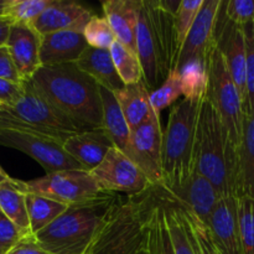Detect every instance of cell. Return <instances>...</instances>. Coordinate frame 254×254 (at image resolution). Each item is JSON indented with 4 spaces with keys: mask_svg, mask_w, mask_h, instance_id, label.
<instances>
[{
    "mask_svg": "<svg viewBox=\"0 0 254 254\" xmlns=\"http://www.w3.org/2000/svg\"><path fill=\"white\" fill-rule=\"evenodd\" d=\"M30 82L82 130L102 129L103 112L99 84L76 64L41 66Z\"/></svg>",
    "mask_w": 254,
    "mask_h": 254,
    "instance_id": "1",
    "label": "cell"
},
{
    "mask_svg": "<svg viewBox=\"0 0 254 254\" xmlns=\"http://www.w3.org/2000/svg\"><path fill=\"white\" fill-rule=\"evenodd\" d=\"M121 200L117 193L103 192L69 205L55 222L31 236L32 241L50 254H86Z\"/></svg>",
    "mask_w": 254,
    "mask_h": 254,
    "instance_id": "2",
    "label": "cell"
},
{
    "mask_svg": "<svg viewBox=\"0 0 254 254\" xmlns=\"http://www.w3.org/2000/svg\"><path fill=\"white\" fill-rule=\"evenodd\" d=\"M175 14L159 1L141 2L136 27V52L143 68V81L149 89H158L175 71L180 54Z\"/></svg>",
    "mask_w": 254,
    "mask_h": 254,
    "instance_id": "3",
    "label": "cell"
},
{
    "mask_svg": "<svg viewBox=\"0 0 254 254\" xmlns=\"http://www.w3.org/2000/svg\"><path fill=\"white\" fill-rule=\"evenodd\" d=\"M238 150L231 144L220 114L207 97L201 103L195 143V171L207 179L221 197L236 196Z\"/></svg>",
    "mask_w": 254,
    "mask_h": 254,
    "instance_id": "4",
    "label": "cell"
},
{
    "mask_svg": "<svg viewBox=\"0 0 254 254\" xmlns=\"http://www.w3.org/2000/svg\"><path fill=\"white\" fill-rule=\"evenodd\" d=\"M0 130H16L54 139L64 144L69 136L83 131L76 123L50 103L31 82H25L22 96L10 106H0Z\"/></svg>",
    "mask_w": 254,
    "mask_h": 254,
    "instance_id": "5",
    "label": "cell"
},
{
    "mask_svg": "<svg viewBox=\"0 0 254 254\" xmlns=\"http://www.w3.org/2000/svg\"><path fill=\"white\" fill-rule=\"evenodd\" d=\"M202 99H181L173 107L163 133V181L173 185L195 171V143Z\"/></svg>",
    "mask_w": 254,
    "mask_h": 254,
    "instance_id": "6",
    "label": "cell"
},
{
    "mask_svg": "<svg viewBox=\"0 0 254 254\" xmlns=\"http://www.w3.org/2000/svg\"><path fill=\"white\" fill-rule=\"evenodd\" d=\"M146 208L140 196L121 200L86 254H136L145 245Z\"/></svg>",
    "mask_w": 254,
    "mask_h": 254,
    "instance_id": "7",
    "label": "cell"
},
{
    "mask_svg": "<svg viewBox=\"0 0 254 254\" xmlns=\"http://www.w3.org/2000/svg\"><path fill=\"white\" fill-rule=\"evenodd\" d=\"M154 205L176 208L191 220L206 225L221 195L215 186L197 171L188 179L173 185L156 184L150 185L143 192Z\"/></svg>",
    "mask_w": 254,
    "mask_h": 254,
    "instance_id": "8",
    "label": "cell"
},
{
    "mask_svg": "<svg viewBox=\"0 0 254 254\" xmlns=\"http://www.w3.org/2000/svg\"><path fill=\"white\" fill-rule=\"evenodd\" d=\"M207 97L220 114L231 144L238 150L243 133L245 106L216 42L208 59Z\"/></svg>",
    "mask_w": 254,
    "mask_h": 254,
    "instance_id": "9",
    "label": "cell"
},
{
    "mask_svg": "<svg viewBox=\"0 0 254 254\" xmlns=\"http://www.w3.org/2000/svg\"><path fill=\"white\" fill-rule=\"evenodd\" d=\"M19 184L25 193L41 195L68 206L103 193L92 174L83 169L56 171L30 181L19 180Z\"/></svg>",
    "mask_w": 254,
    "mask_h": 254,
    "instance_id": "10",
    "label": "cell"
},
{
    "mask_svg": "<svg viewBox=\"0 0 254 254\" xmlns=\"http://www.w3.org/2000/svg\"><path fill=\"white\" fill-rule=\"evenodd\" d=\"M89 173L103 192L127 193L133 197L145 192L150 186L143 170L116 146Z\"/></svg>",
    "mask_w": 254,
    "mask_h": 254,
    "instance_id": "11",
    "label": "cell"
},
{
    "mask_svg": "<svg viewBox=\"0 0 254 254\" xmlns=\"http://www.w3.org/2000/svg\"><path fill=\"white\" fill-rule=\"evenodd\" d=\"M0 145L29 155L45 169L46 174L83 169L64 150V144L54 139L24 131L0 130Z\"/></svg>",
    "mask_w": 254,
    "mask_h": 254,
    "instance_id": "12",
    "label": "cell"
},
{
    "mask_svg": "<svg viewBox=\"0 0 254 254\" xmlns=\"http://www.w3.org/2000/svg\"><path fill=\"white\" fill-rule=\"evenodd\" d=\"M163 133L158 114L130 131L127 156L143 170L150 185L163 181Z\"/></svg>",
    "mask_w": 254,
    "mask_h": 254,
    "instance_id": "13",
    "label": "cell"
},
{
    "mask_svg": "<svg viewBox=\"0 0 254 254\" xmlns=\"http://www.w3.org/2000/svg\"><path fill=\"white\" fill-rule=\"evenodd\" d=\"M221 6L222 0L203 1L200 12L180 50L175 67L176 71L190 61H208L211 51L215 46L216 25Z\"/></svg>",
    "mask_w": 254,
    "mask_h": 254,
    "instance_id": "14",
    "label": "cell"
},
{
    "mask_svg": "<svg viewBox=\"0 0 254 254\" xmlns=\"http://www.w3.org/2000/svg\"><path fill=\"white\" fill-rule=\"evenodd\" d=\"M208 235L220 254H241L237 196L221 197L208 217Z\"/></svg>",
    "mask_w": 254,
    "mask_h": 254,
    "instance_id": "15",
    "label": "cell"
},
{
    "mask_svg": "<svg viewBox=\"0 0 254 254\" xmlns=\"http://www.w3.org/2000/svg\"><path fill=\"white\" fill-rule=\"evenodd\" d=\"M93 16L88 7L78 2L56 0L32 22L31 26L40 36L57 31L83 32Z\"/></svg>",
    "mask_w": 254,
    "mask_h": 254,
    "instance_id": "16",
    "label": "cell"
},
{
    "mask_svg": "<svg viewBox=\"0 0 254 254\" xmlns=\"http://www.w3.org/2000/svg\"><path fill=\"white\" fill-rule=\"evenodd\" d=\"M40 46L41 36L31 25H11L6 47L24 82L30 81L41 67Z\"/></svg>",
    "mask_w": 254,
    "mask_h": 254,
    "instance_id": "17",
    "label": "cell"
},
{
    "mask_svg": "<svg viewBox=\"0 0 254 254\" xmlns=\"http://www.w3.org/2000/svg\"><path fill=\"white\" fill-rule=\"evenodd\" d=\"M88 47L83 32L57 31L41 36V66L76 64Z\"/></svg>",
    "mask_w": 254,
    "mask_h": 254,
    "instance_id": "18",
    "label": "cell"
},
{
    "mask_svg": "<svg viewBox=\"0 0 254 254\" xmlns=\"http://www.w3.org/2000/svg\"><path fill=\"white\" fill-rule=\"evenodd\" d=\"M64 148L84 170L92 171L103 161L114 144L103 129H89L69 136Z\"/></svg>",
    "mask_w": 254,
    "mask_h": 254,
    "instance_id": "19",
    "label": "cell"
},
{
    "mask_svg": "<svg viewBox=\"0 0 254 254\" xmlns=\"http://www.w3.org/2000/svg\"><path fill=\"white\" fill-rule=\"evenodd\" d=\"M143 0H106L102 4L104 17L111 24L117 41L136 52V27Z\"/></svg>",
    "mask_w": 254,
    "mask_h": 254,
    "instance_id": "20",
    "label": "cell"
},
{
    "mask_svg": "<svg viewBox=\"0 0 254 254\" xmlns=\"http://www.w3.org/2000/svg\"><path fill=\"white\" fill-rule=\"evenodd\" d=\"M236 196L254 198V107L245 112L242 139L237 154Z\"/></svg>",
    "mask_w": 254,
    "mask_h": 254,
    "instance_id": "21",
    "label": "cell"
},
{
    "mask_svg": "<svg viewBox=\"0 0 254 254\" xmlns=\"http://www.w3.org/2000/svg\"><path fill=\"white\" fill-rule=\"evenodd\" d=\"M76 64L81 71L96 79L99 86L109 91L117 92L126 86L117 72L111 50L88 46Z\"/></svg>",
    "mask_w": 254,
    "mask_h": 254,
    "instance_id": "22",
    "label": "cell"
},
{
    "mask_svg": "<svg viewBox=\"0 0 254 254\" xmlns=\"http://www.w3.org/2000/svg\"><path fill=\"white\" fill-rule=\"evenodd\" d=\"M114 93L130 130L148 122L156 114L151 106V92L149 91L144 81L126 84L123 88Z\"/></svg>",
    "mask_w": 254,
    "mask_h": 254,
    "instance_id": "23",
    "label": "cell"
},
{
    "mask_svg": "<svg viewBox=\"0 0 254 254\" xmlns=\"http://www.w3.org/2000/svg\"><path fill=\"white\" fill-rule=\"evenodd\" d=\"M99 91H101L102 112H103L102 129L113 141L114 146L127 155L131 131L128 126V122L119 106L116 93L102 86H99Z\"/></svg>",
    "mask_w": 254,
    "mask_h": 254,
    "instance_id": "24",
    "label": "cell"
},
{
    "mask_svg": "<svg viewBox=\"0 0 254 254\" xmlns=\"http://www.w3.org/2000/svg\"><path fill=\"white\" fill-rule=\"evenodd\" d=\"M164 210L174 254H201L197 236L189 216L176 208L164 207Z\"/></svg>",
    "mask_w": 254,
    "mask_h": 254,
    "instance_id": "25",
    "label": "cell"
},
{
    "mask_svg": "<svg viewBox=\"0 0 254 254\" xmlns=\"http://www.w3.org/2000/svg\"><path fill=\"white\" fill-rule=\"evenodd\" d=\"M0 211L22 232L32 236L26 206V193L20 188L19 180L10 179L0 185Z\"/></svg>",
    "mask_w": 254,
    "mask_h": 254,
    "instance_id": "26",
    "label": "cell"
},
{
    "mask_svg": "<svg viewBox=\"0 0 254 254\" xmlns=\"http://www.w3.org/2000/svg\"><path fill=\"white\" fill-rule=\"evenodd\" d=\"M26 206L31 235H36L66 212L68 205L35 193H26Z\"/></svg>",
    "mask_w": 254,
    "mask_h": 254,
    "instance_id": "27",
    "label": "cell"
},
{
    "mask_svg": "<svg viewBox=\"0 0 254 254\" xmlns=\"http://www.w3.org/2000/svg\"><path fill=\"white\" fill-rule=\"evenodd\" d=\"M183 81L184 97L202 99L208 88V61H190L179 69Z\"/></svg>",
    "mask_w": 254,
    "mask_h": 254,
    "instance_id": "28",
    "label": "cell"
},
{
    "mask_svg": "<svg viewBox=\"0 0 254 254\" xmlns=\"http://www.w3.org/2000/svg\"><path fill=\"white\" fill-rule=\"evenodd\" d=\"M56 0H7L2 19L11 25H31Z\"/></svg>",
    "mask_w": 254,
    "mask_h": 254,
    "instance_id": "29",
    "label": "cell"
},
{
    "mask_svg": "<svg viewBox=\"0 0 254 254\" xmlns=\"http://www.w3.org/2000/svg\"><path fill=\"white\" fill-rule=\"evenodd\" d=\"M111 54L117 72L124 84H133L143 81V68L138 55L134 54L119 41L112 45Z\"/></svg>",
    "mask_w": 254,
    "mask_h": 254,
    "instance_id": "30",
    "label": "cell"
},
{
    "mask_svg": "<svg viewBox=\"0 0 254 254\" xmlns=\"http://www.w3.org/2000/svg\"><path fill=\"white\" fill-rule=\"evenodd\" d=\"M181 96H184L183 81H181V74L179 71H173L169 73L168 78L163 82L158 89L151 92L150 101L153 109L155 113H160L166 107L175 103Z\"/></svg>",
    "mask_w": 254,
    "mask_h": 254,
    "instance_id": "31",
    "label": "cell"
},
{
    "mask_svg": "<svg viewBox=\"0 0 254 254\" xmlns=\"http://www.w3.org/2000/svg\"><path fill=\"white\" fill-rule=\"evenodd\" d=\"M241 254H254V198H238Z\"/></svg>",
    "mask_w": 254,
    "mask_h": 254,
    "instance_id": "32",
    "label": "cell"
},
{
    "mask_svg": "<svg viewBox=\"0 0 254 254\" xmlns=\"http://www.w3.org/2000/svg\"><path fill=\"white\" fill-rule=\"evenodd\" d=\"M83 35L88 46L94 47V49L111 50L112 45L117 41L111 24L104 16L92 17L87 26L84 27Z\"/></svg>",
    "mask_w": 254,
    "mask_h": 254,
    "instance_id": "33",
    "label": "cell"
},
{
    "mask_svg": "<svg viewBox=\"0 0 254 254\" xmlns=\"http://www.w3.org/2000/svg\"><path fill=\"white\" fill-rule=\"evenodd\" d=\"M205 0H181L180 7L175 16L176 34H178V41L180 45V50L200 12L201 6Z\"/></svg>",
    "mask_w": 254,
    "mask_h": 254,
    "instance_id": "34",
    "label": "cell"
},
{
    "mask_svg": "<svg viewBox=\"0 0 254 254\" xmlns=\"http://www.w3.org/2000/svg\"><path fill=\"white\" fill-rule=\"evenodd\" d=\"M246 44V76H247V99L245 104V112L254 107V21L245 25Z\"/></svg>",
    "mask_w": 254,
    "mask_h": 254,
    "instance_id": "35",
    "label": "cell"
},
{
    "mask_svg": "<svg viewBox=\"0 0 254 254\" xmlns=\"http://www.w3.org/2000/svg\"><path fill=\"white\" fill-rule=\"evenodd\" d=\"M27 237L31 236H27L26 233L22 232L0 211V254H9Z\"/></svg>",
    "mask_w": 254,
    "mask_h": 254,
    "instance_id": "36",
    "label": "cell"
},
{
    "mask_svg": "<svg viewBox=\"0 0 254 254\" xmlns=\"http://www.w3.org/2000/svg\"><path fill=\"white\" fill-rule=\"evenodd\" d=\"M226 17L240 26L254 21V0H228L225 1Z\"/></svg>",
    "mask_w": 254,
    "mask_h": 254,
    "instance_id": "37",
    "label": "cell"
},
{
    "mask_svg": "<svg viewBox=\"0 0 254 254\" xmlns=\"http://www.w3.org/2000/svg\"><path fill=\"white\" fill-rule=\"evenodd\" d=\"M25 89L24 83H15L9 79L0 78V106H10L22 96Z\"/></svg>",
    "mask_w": 254,
    "mask_h": 254,
    "instance_id": "38",
    "label": "cell"
},
{
    "mask_svg": "<svg viewBox=\"0 0 254 254\" xmlns=\"http://www.w3.org/2000/svg\"><path fill=\"white\" fill-rule=\"evenodd\" d=\"M0 78L9 79L15 83H24L6 46L0 47Z\"/></svg>",
    "mask_w": 254,
    "mask_h": 254,
    "instance_id": "39",
    "label": "cell"
},
{
    "mask_svg": "<svg viewBox=\"0 0 254 254\" xmlns=\"http://www.w3.org/2000/svg\"><path fill=\"white\" fill-rule=\"evenodd\" d=\"M191 222H192L193 228H195L196 236H197V241H198V245H200L201 254H220L217 252V250H216L215 246H213L212 241H211L206 225H203V223H200V222H196V221H193V220H191Z\"/></svg>",
    "mask_w": 254,
    "mask_h": 254,
    "instance_id": "40",
    "label": "cell"
},
{
    "mask_svg": "<svg viewBox=\"0 0 254 254\" xmlns=\"http://www.w3.org/2000/svg\"><path fill=\"white\" fill-rule=\"evenodd\" d=\"M9 254H50L46 251L42 250L40 246H37L36 243L32 241L31 237L25 238L22 242H20L14 250L11 251Z\"/></svg>",
    "mask_w": 254,
    "mask_h": 254,
    "instance_id": "41",
    "label": "cell"
},
{
    "mask_svg": "<svg viewBox=\"0 0 254 254\" xmlns=\"http://www.w3.org/2000/svg\"><path fill=\"white\" fill-rule=\"evenodd\" d=\"M10 27H11L10 22H7L4 19H0V47L6 46V42L10 34Z\"/></svg>",
    "mask_w": 254,
    "mask_h": 254,
    "instance_id": "42",
    "label": "cell"
},
{
    "mask_svg": "<svg viewBox=\"0 0 254 254\" xmlns=\"http://www.w3.org/2000/svg\"><path fill=\"white\" fill-rule=\"evenodd\" d=\"M10 176L7 175L6 173H5L4 171V169L1 168V166H0V185H1V184H4V183H6L7 180H10Z\"/></svg>",
    "mask_w": 254,
    "mask_h": 254,
    "instance_id": "43",
    "label": "cell"
},
{
    "mask_svg": "<svg viewBox=\"0 0 254 254\" xmlns=\"http://www.w3.org/2000/svg\"><path fill=\"white\" fill-rule=\"evenodd\" d=\"M7 0H0V19H2V15H4L5 6H6Z\"/></svg>",
    "mask_w": 254,
    "mask_h": 254,
    "instance_id": "44",
    "label": "cell"
},
{
    "mask_svg": "<svg viewBox=\"0 0 254 254\" xmlns=\"http://www.w3.org/2000/svg\"><path fill=\"white\" fill-rule=\"evenodd\" d=\"M141 250H143V248H141ZM136 254H141V251H140V252H138V253H136Z\"/></svg>",
    "mask_w": 254,
    "mask_h": 254,
    "instance_id": "45",
    "label": "cell"
}]
</instances>
